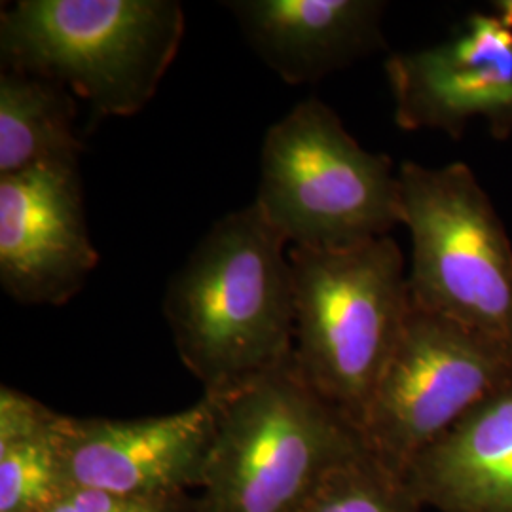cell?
I'll return each mask as SVG.
<instances>
[{
    "mask_svg": "<svg viewBox=\"0 0 512 512\" xmlns=\"http://www.w3.org/2000/svg\"><path fill=\"white\" fill-rule=\"evenodd\" d=\"M287 245L253 202L217 220L169 281L165 319L203 397L226 399L293 357Z\"/></svg>",
    "mask_w": 512,
    "mask_h": 512,
    "instance_id": "1",
    "label": "cell"
},
{
    "mask_svg": "<svg viewBox=\"0 0 512 512\" xmlns=\"http://www.w3.org/2000/svg\"><path fill=\"white\" fill-rule=\"evenodd\" d=\"M294 361L311 389L359 433L412 298L391 236L344 249L291 247Z\"/></svg>",
    "mask_w": 512,
    "mask_h": 512,
    "instance_id": "2",
    "label": "cell"
},
{
    "mask_svg": "<svg viewBox=\"0 0 512 512\" xmlns=\"http://www.w3.org/2000/svg\"><path fill=\"white\" fill-rule=\"evenodd\" d=\"M183 35L175 0H19L0 12L2 71L52 80L95 118L133 116L158 92Z\"/></svg>",
    "mask_w": 512,
    "mask_h": 512,
    "instance_id": "3",
    "label": "cell"
},
{
    "mask_svg": "<svg viewBox=\"0 0 512 512\" xmlns=\"http://www.w3.org/2000/svg\"><path fill=\"white\" fill-rule=\"evenodd\" d=\"M217 404L196 512H302L338 465L365 450L361 433L311 389L294 355Z\"/></svg>",
    "mask_w": 512,
    "mask_h": 512,
    "instance_id": "4",
    "label": "cell"
},
{
    "mask_svg": "<svg viewBox=\"0 0 512 512\" xmlns=\"http://www.w3.org/2000/svg\"><path fill=\"white\" fill-rule=\"evenodd\" d=\"M256 205L302 249H344L403 224L399 173L361 147L338 114L310 97L268 129Z\"/></svg>",
    "mask_w": 512,
    "mask_h": 512,
    "instance_id": "5",
    "label": "cell"
},
{
    "mask_svg": "<svg viewBox=\"0 0 512 512\" xmlns=\"http://www.w3.org/2000/svg\"><path fill=\"white\" fill-rule=\"evenodd\" d=\"M399 184L412 304L512 353V243L473 169L404 162Z\"/></svg>",
    "mask_w": 512,
    "mask_h": 512,
    "instance_id": "6",
    "label": "cell"
},
{
    "mask_svg": "<svg viewBox=\"0 0 512 512\" xmlns=\"http://www.w3.org/2000/svg\"><path fill=\"white\" fill-rule=\"evenodd\" d=\"M511 380V351L412 304L361 427L366 452L404 478L423 450Z\"/></svg>",
    "mask_w": 512,
    "mask_h": 512,
    "instance_id": "7",
    "label": "cell"
},
{
    "mask_svg": "<svg viewBox=\"0 0 512 512\" xmlns=\"http://www.w3.org/2000/svg\"><path fill=\"white\" fill-rule=\"evenodd\" d=\"M385 73L395 122L454 139L484 122L495 139L512 137V29L495 14H473L431 48L391 55Z\"/></svg>",
    "mask_w": 512,
    "mask_h": 512,
    "instance_id": "8",
    "label": "cell"
},
{
    "mask_svg": "<svg viewBox=\"0 0 512 512\" xmlns=\"http://www.w3.org/2000/svg\"><path fill=\"white\" fill-rule=\"evenodd\" d=\"M217 416L219 404L207 397L183 412L137 420L57 414L67 484L135 497L200 490Z\"/></svg>",
    "mask_w": 512,
    "mask_h": 512,
    "instance_id": "9",
    "label": "cell"
},
{
    "mask_svg": "<svg viewBox=\"0 0 512 512\" xmlns=\"http://www.w3.org/2000/svg\"><path fill=\"white\" fill-rule=\"evenodd\" d=\"M99 255L93 247L78 164L0 177V285L21 304H65Z\"/></svg>",
    "mask_w": 512,
    "mask_h": 512,
    "instance_id": "10",
    "label": "cell"
},
{
    "mask_svg": "<svg viewBox=\"0 0 512 512\" xmlns=\"http://www.w3.org/2000/svg\"><path fill=\"white\" fill-rule=\"evenodd\" d=\"M256 55L287 84H313L385 48L378 0H234L224 4Z\"/></svg>",
    "mask_w": 512,
    "mask_h": 512,
    "instance_id": "11",
    "label": "cell"
},
{
    "mask_svg": "<svg viewBox=\"0 0 512 512\" xmlns=\"http://www.w3.org/2000/svg\"><path fill=\"white\" fill-rule=\"evenodd\" d=\"M439 512H512V380L476 404L404 476Z\"/></svg>",
    "mask_w": 512,
    "mask_h": 512,
    "instance_id": "12",
    "label": "cell"
},
{
    "mask_svg": "<svg viewBox=\"0 0 512 512\" xmlns=\"http://www.w3.org/2000/svg\"><path fill=\"white\" fill-rule=\"evenodd\" d=\"M73 93L31 74H0V177L35 167L78 164Z\"/></svg>",
    "mask_w": 512,
    "mask_h": 512,
    "instance_id": "13",
    "label": "cell"
},
{
    "mask_svg": "<svg viewBox=\"0 0 512 512\" xmlns=\"http://www.w3.org/2000/svg\"><path fill=\"white\" fill-rule=\"evenodd\" d=\"M55 421L37 399L0 389V512L44 511L69 488Z\"/></svg>",
    "mask_w": 512,
    "mask_h": 512,
    "instance_id": "14",
    "label": "cell"
},
{
    "mask_svg": "<svg viewBox=\"0 0 512 512\" xmlns=\"http://www.w3.org/2000/svg\"><path fill=\"white\" fill-rule=\"evenodd\" d=\"M302 512H423V505L365 448L323 480Z\"/></svg>",
    "mask_w": 512,
    "mask_h": 512,
    "instance_id": "15",
    "label": "cell"
},
{
    "mask_svg": "<svg viewBox=\"0 0 512 512\" xmlns=\"http://www.w3.org/2000/svg\"><path fill=\"white\" fill-rule=\"evenodd\" d=\"M40 512H196V497H135L97 488L69 486Z\"/></svg>",
    "mask_w": 512,
    "mask_h": 512,
    "instance_id": "16",
    "label": "cell"
},
{
    "mask_svg": "<svg viewBox=\"0 0 512 512\" xmlns=\"http://www.w3.org/2000/svg\"><path fill=\"white\" fill-rule=\"evenodd\" d=\"M494 14L509 29H512V0H497V2H494Z\"/></svg>",
    "mask_w": 512,
    "mask_h": 512,
    "instance_id": "17",
    "label": "cell"
}]
</instances>
